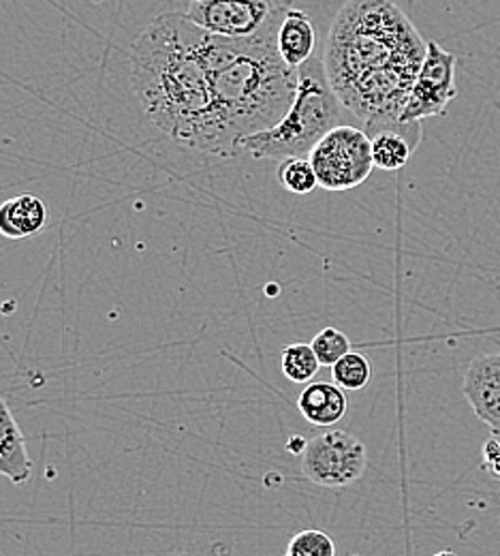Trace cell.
<instances>
[{
    "label": "cell",
    "mask_w": 500,
    "mask_h": 556,
    "mask_svg": "<svg viewBox=\"0 0 500 556\" xmlns=\"http://www.w3.org/2000/svg\"><path fill=\"white\" fill-rule=\"evenodd\" d=\"M428 41L392 0H349L332 22L323 63L328 79L368 136L398 129Z\"/></svg>",
    "instance_id": "1"
},
{
    "label": "cell",
    "mask_w": 500,
    "mask_h": 556,
    "mask_svg": "<svg viewBox=\"0 0 500 556\" xmlns=\"http://www.w3.org/2000/svg\"><path fill=\"white\" fill-rule=\"evenodd\" d=\"M208 33L184 13L154 17L129 52L143 116L178 146L225 156L208 67Z\"/></svg>",
    "instance_id": "2"
},
{
    "label": "cell",
    "mask_w": 500,
    "mask_h": 556,
    "mask_svg": "<svg viewBox=\"0 0 500 556\" xmlns=\"http://www.w3.org/2000/svg\"><path fill=\"white\" fill-rule=\"evenodd\" d=\"M283 13L248 39L208 33V67L225 156H235L242 139L279 125L295 99L297 70L286 65L277 48Z\"/></svg>",
    "instance_id": "3"
},
{
    "label": "cell",
    "mask_w": 500,
    "mask_h": 556,
    "mask_svg": "<svg viewBox=\"0 0 500 556\" xmlns=\"http://www.w3.org/2000/svg\"><path fill=\"white\" fill-rule=\"evenodd\" d=\"M349 112L336 97L323 63V52H317L304 67L297 70V90L283 121L272 129L242 139L240 152L255 159L308 156L312 148L330 131L343 125Z\"/></svg>",
    "instance_id": "4"
},
{
    "label": "cell",
    "mask_w": 500,
    "mask_h": 556,
    "mask_svg": "<svg viewBox=\"0 0 500 556\" xmlns=\"http://www.w3.org/2000/svg\"><path fill=\"white\" fill-rule=\"evenodd\" d=\"M308 161L321 189L332 193L351 191L374 169L372 139L359 127L341 125L312 148Z\"/></svg>",
    "instance_id": "5"
},
{
    "label": "cell",
    "mask_w": 500,
    "mask_h": 556,
    "mask_svg": "<svg viewBox=\"0 0 500 556\" xmlns=\"http://www.w3.org/2000/svg\"><path fill=\"white\" fill-rule=\"evenodd\" d=\"M366 471V447L358 437L345 430H325L306 443L302 473L312 484L345 488Z\"/></svg>",
    "instance_id": "6"
},
{
    "label": "cell",
    "mask_w": 500,
    "mask_h": 556,
    "mask_svg": "<svg viewBox=\"0 0 500 556\" xmlns=\"http://www.w3.org/2000/svg\"><path fill=\"white\" fill-rule=\"evenodd\" d=\"M283 9L274 0H191L184 15L215 37L248 39L268 28Z\"/></svg>",
    "instance_id": "7"
},
{
    "label": "cell",
    "mask_w": 500,
    "mask_h": 556,
    "mask_svg": "<svg viewBox=\"0 0 500 556\" xmlns=\"http://www.w3.org/2000/svg\"><path fill=\"white\" fill-rule=\"evenodd\" d=\"M456 70V54L443 50L438 41H428L426 61L400 116V125H413L434 116H445L449 103L458 97Z\"/></svg>",
    "instance_id": "8"
},
{
    "label": "cell",
    "mask_w": 500,
    "mask_h": 556,
    "mask_svg": "<svg viewBox=\"0 0 500 556\" xmlns=\"http://www.w3.org/2000/svg\"><path fill=\"white\" fill-rule=\"evenodd\" d=\"M462 392L475 416L500 437V353L479 355L469 364Z\"/></svg>",
    "instance_id": "9"
},
{
    "label": "cell",
    "mask_w": 500,
    "mask_h": 556,
    "mask_svg": "<svg viewBox=\"0 0 500 556\" xmlns=\"http://www.w3.org/2000/svg\"><path fill=\"white\" fill-rule=\"evenodd\" d=\"M33 469L35 463L26 450L24 432L4 399H0V476L15 486H24L30 480Z\"/></svg>",
    "instance_id": "10"
},
{
    "label": "cell",
    "mask_w": 500,
    "mask_h": 556,
    "mask_svg": "<svg viewBox=\"0 0 500 556\" xmlns=\"http://www.w3.org/2000/svg\"><path fill=\"white\" fill-rule=\"evenodd\" d=\"M277 48L291 70L304 67L317 54V30L308 13L286 7L277 33Z\"/></svg>",
    "instance_id": "11"
},
{
    "label": "cell",
    "mask_w": 500,
    "mask_h": 556,
    "mask_svg": "<svg viewBox=\"0 0 500 556\" xmlns=\"http://www.w3.org/2000/svg\"><path fill=\"white\" fill-rule=\"evenodd\" d=\"M297 409L308 424L330 428L347 416L349 401L345 390L336 383L310 381L297 399Z\"/></svg>",
    "instance_id": "12"
},
{
    "label": "cell",
    "mask_w": 500,
    "mask_h": 556,
    "mask_svg": "<svg viewBox=\"0 0 500 556\" xmlns=\"http://www.w3.org/2000/svg\"><path fill=\"white\" fill-rule=\"evenodd\" d=\"M50 212L41 198L24 193L0 204V236L9 240H24L43 231Z\"/></svg>",
    "instance_id": "13"
},
{
    "label": "cell",
    "mask_w": 500,
    "mask_h": 556,
    "mask_svg": "<svg viewBox=\"0 0 500 556\" xmlns=\"http://www.w3.org/2000/svg\"><path fill=\"white\" fill-rule=\"evenodd\" d=\"M422 123L402 125L398 129H385L370 136L374 167L383 172H398L407 167V163L411 161L413 152L422 141Z\"/></svg>",
    "instance_id": "14"
},
{
    "label": "cell",
    "mask_w": 500,
    "mask_h": 556,
    "mask_svg": "<svg viewBox=\"0 0 500 556\" xmlns=\"http://www.w3.org/2000/svg\"><path fill=\"white\" fill-rule=\"evenodd\" d=\"M281 368H283V375L291 383L308 386L315 379V375L319 372L321 364H319V359H317V355H315L310 345L293 343V345L283 349Z\"/></svg>",
    "instance_id": "15"
},
{
    "label": "cell",
    "mask_w": 500,
    "mask_h": 556,
    "mask_svg": "<svg viewBox=\"0 0 500 556\" xmlns=\"http://www.w3.org/2000/svg\"><path fill=\"white\" fill-rule=\"evenodd\" d=\"M279 182L293 195H310L317 187V174L308 161V156H289L279 165Z\"/></svg>",
    "instance_id": "16"
},
{
    "label": "cell",
    "mask_w": 500,
    "mask_h": 556,
    "mask_svg": "<svg viewBox=\"0 0 500 556\" xmlns=\"http://www.w3.org/2000/svg\"><path fill=\"white\" fill-rule=\"evenodd\" d=\"M332 377L334 383L338 388H343L345 392H358L363 390L370 383L372 377V366L368 362V357L358 351H349L345 357H341L334 366H332Z\"/></svg>",
    "instance_id": "17"
},
{
    "label": "cell",
    "mask_w": 500,
    "mask_h": 556,
    "mask_svg": "<svg viewBox=\"0 0 500 556\" xmlns=\"http://www.w3.org/2000/svg\"><path fill=\"white\" fill-rule=\"evenodd\" d=\"M310 348L315 351L317 359L321 366H334L341 357H345L351 349V341L345 332L336 330V328H323L310 343Z\"/></svg>",
    "instance_id": "18"
},
{
    "label": "cell",
    "mask_w": 500,
    "mask_h": 556,
    "mask_svg": "<svg viewBox=\"0 0 500 556\" xmlns=\"http://www.w3.org/2000/svg\"><path fill=\"white\" fill-rule=\"evenodd\" d=\"M286 556H336V546L328 533L308 529L291 538Z\"/></svg>",
    "instance_id": "19"
},
{
    "label": "cell",
    "mask_w": 500,
    "mask_h": 556,
    "mask_svg": "<svg viewBox=\"0 0 500 556\" xmlns=\"http://www.w3.org/2000/svg\"><path fill=\"white\" fill-rule=\"evenodd\" d=\"M286 450H291V452H295V454H304L306 441H304L302 437H293V439L286 443Z\"/></svg>",
    "instance_id": "20"
},
{
    "label": "cell",
    "mask_w": 500,
    "mask_h": 556,
    "mask_svg": "<svg viewBox=\"0 0 500 556\" xmlns=\"http://www.w3.org/2000/svg\"><path fill=\"white\" fill-rule=\"evenodd\" d=\"M432 556H458L453 551H440V553H436V555Z\"/></svg>",
    "instance_id": "21"
},
{
    "label": "cell",
    "mask_w": 500,
    "mask_h": 556,
    "mask_svg": "<svg viewBox=\"0 0 500 556\" xmlns=\"http://www.w3.org/2000/svg\"><path fill=\"white\" fill-rule=\"evenodd\" d=\"M286 556V555H285Z\"/></svg>",
    "instance_id": "22"
}]
</instances>
